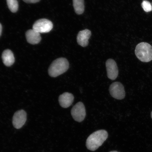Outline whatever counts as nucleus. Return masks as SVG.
Here are the masks:
<instances>
[{"label": "nucleus", "instance_id": "nucleus-1", "mask_svg": "<svg viewBox=\"0 0 152 152\" xmlns=\"http://www.w3.org/2000/svg\"><path fill=\"white\" fill-rule=\"evenodd\" d=\"M108 137V132L105 130H100L93 133L86 140L87 149L91 151H96L102 145Z\"/></svg>", "mask_w": 152, "mask_h": 152}, {"label": "nucleus", "instance_id": "nucleus-2", "mask_svg": "<svg viewBox=\"0 0 152 152\" xmlns=\"http://www.w3.org/2000/svg\"><path fill=\"white\" fill-rule=\"evenodd\" d=\"M69 68V63L66 58H61L53 61L49 66L48 73L52 77H56L65 73Z\"/></svg>", "mask_w": 152, "mask_h": 152}, {"label": "nucleus", "instance_id": "nucleus-3", "mask_svg": "<svg viewBox=\"0 0 152 152\" xmlns=\"http://www.w3.org/2000/svg\"><path fill=\"white\" fill-rule=\"evenodd\" d=\"M135 53L140 61L148 62L152 60V46L146 42H141L137 45Z\"/></svg>", "mask_w": 152, "mask_h": 152}, {"label": "nucleus", "instance_id": "nucleus-4", "mask_svg": "<svg viewBox=\"0 0 152 152\" xmlns=\"http://www.w3.org/2000/svg\"><path fill=\"white\" fill-rule=\"evenodd\" d=\"M53 28L52 22L46 19H41L37 20L33 26V29L39 33H48Z\"/></svg>", "mask_w": 152, "mask_h": 152}, {"label": "nucleus", "instance_id": "nucleus-5", "mask_svg": "<svg viewBox=\"0 0 152 152\" xmlns=\"http://www.w3.org/2000/svg\"><path fill=\"white\" fill-rule=\"evenodd\" d=\"M71 113L75 121L79 122H82L84 120L86 115L84 104L81 102H77L72 108Z\"/></svg>", "mask_w": 152, "mask_h": 152}, {"label": "nucleus", "instance_id": "nucleus-6", "mask_svg": "<svg viewBox=\"0 0 152 152\" xmlns=\"http://www.w3.org/2000/svg\"><path fill=\"white\" fill-rule=\"evenodd\" d=\"M109 92L112 96L116 99H123L125 96L124 87L119 82H114L110 85Z\"/></svg>", "mask_w": 152, "mask_h": 152}, {"label": "nucleus", "instance_id": "nucleus-7", "mask_svg": "<svg viewBox=\"0 0 152 152\" xmlns=\"http://www.w3.org/2000/svg\"><path fill=\"white\" fill-rule=\"evenodd\" d=\"M107 76L111 80H115L118 75V69L116 63L112 59H109L106 62Z\"/></svg>", "mask_w": 152, "mask_h": 152}, {"label": "nucleus", "instance_id": "nucleus-8", "mask_svg": "<svg viewBox=\"0 0 152 152\" xmlns=\"http://www.w3.org/2000/svg\"><path fill=\"white\" fill-rule=\"evenodd\" d=\"M26 120V113L23 110H19L14 114L12 124L15 128L20 129L24 125Z\"/></svg>", "mask_w": 152, "mask_h": 152}, {"label": "nucleus", "instance_id": "nucleus-9", "mask_svg": "<svg viewBox=\"0 0 152 152\" xmlns=\"http://www.w3.org/2000/svg\"><path fill=\"white\" fill-rule=\"evenodd\" d=\"M91 35L90 30L85 29L81 30L78 34L77 41L78 44L83 47H86L88 44V40Z\"/></svg>", "mask_w": 152, "mask_h": 152}, {"label": "nucleus", "instance_id": "nucleus-10", "mask_svg": "<svg viewBox=\"0 0 152 152\" xmlns=\"http://www.w3.org/2000/svg\"><path fill=\"white\" fill-rule=\"evenodd\" d=\"M73 95L71 93L65 92L59 97L58 101L61 106L64 108L69 107L73 103Z\"/></svg>", "mask_w": 152, "mask_h": 152}, {"label": "nucleus", "instance_id": "nucleus-11", "mask_svg": "<svg viewBox=\"0 0 152 152\" xmlns=\"http://www.w3.org/2000/svg\"><path fill=\"white\" fill-rule=\"evenodd\" d=\"M26 35L28 42L31 44H37L41 41V37L40 33L33 29L28 30Z\"/></svg>", "mask_w": 152, "mask_h": 152}, {"label": "nucleus", "instance_id": "nucleus-12", "mask_svg": "<svg viewBox=\"0 0 152 152\" xmlns=\"http://www.w3.org/2000/svg\"><path fill=\"white\" fill-rule=\"evenodd\" d=\"M2 59L4 64L7 66H12L15 61L14 54L9 49H7L4 51L2 54Z\"/></svg>", "mask_w": 152, "mask_h": 152}, {"label": "nucleus", "instance_id": "nucleus-13", "mask_svg": "<svg viewBox=\"0 0 152 152\" xmlns=\"http://www.w3.org/2000/svg\"><path fill=\"white\" fill-rule=\"evenodd\" d=\"M73 5L75 13L77 15L82 14L85 10L84 0H73Z\"/></svg>", "mask_w": 152, "mask_h": 152}, {"label": "nucleus", "instance_id": "nucleus-14", "mask_svg": "<svg viewBox=\"0 0 152 152\" xmlns=\"http://www.w3.org/2000/svg\"><path fill=\"white\" fill-rule=\"evenodd\" d=\"M7 6L10 10L13 13L18 11V4L17 0H7Z\"/></svg>", "mask_w": 152, "mask_h": 152}, {"label": "nucleus", "instance_id": "nucleus-15", "mask_svg": "<svg viewBox=\"0 0 152 152\" xmlns=\"http://www.w3.org/2000/svg\"><path fill=\"white\" fill-rule=\"evenodd\" d=\"M142 7L146 12H151L152 10V5L149 1H143L142 3Z\"/></svg>", "mask_w": 152, "mask_h": 152}, {"label": "nucleus", "instance_id": "nucleus-16", "mask_svg": "<svg viewBox=\"0 0 152 152\" xmlns=\"http://www.w3.org/2000/svg\"><path fill=\"white\" fill-rule=\"evenodd\" d=\"M25 2L28 3H35L38 2L40 0H23Z\"/></svg>", "mask_w": 152, "mask_h": 152}, {"label": "nucleus", "instance_id": "nucleus-17", "mask_svg": "<svg viewBox=\"0 0 152 152\" xmlns=\"http://www.w3.org/2000/svg\"><path fill=\"white\" fill-rule=\"evenodd\" d=\"M2 30V27L1 24L0 23V36L1 35Z\"/></svg>", "mask_w": 152, "mask_h": 152}, {"label": "nucleus", "instance_id": "nucleus-18", "mask_svg": "<svg viewBox=\"0 0 152 152\" xmlns=\"http://www.w3.org/2000/svg\"><path fill=\"white\" fill-rule=\"evenodd\" d=\"M110 152H118L117 151H110Z\"/></svg>", "mask_w": 152, "mask_h": 152}, {"label": "nucleus", "instance_id": "nucleus-19", "mask_svg": "<svg viewBox=\"0 0 152 152\" xmlns=\"http://www.w3.org/2000/svg\"><path fill=\"white\" fill-rule=\"evenodd\" d=\"M151 117L152 119V111L151 112Z\"/></svg>", "mask_w": 152, "mask_h": 152}, {"label": "nucleus", "instance_id": "nucleus-20", "mask_svg": "<svg viewBox=\"0 0 152 152\" xmlns=\"http://www.w3.org/2000/svg\"></svg>", "mask_w": 152, "mask_h": 152}]
</instances>
